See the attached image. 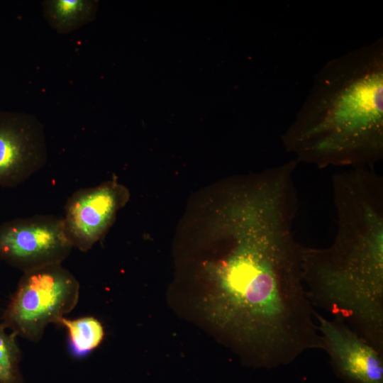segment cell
Wrapping results in <instances>:
<instances>
[{
  "instance_id": "8fae6325",
  "label": "cell",
  "mask_w": 383,
  "mask_h": 383,
  "mask_svg": "<svg viewBox=\"0 0 383 383\" xmlns=\"http://www.w3.org/2000/svg\"><path fill=\"white\" fill-rule=\"evenodd\" d=\"M17 335L8 333L0 323V383H22L19 369L20 350L16 343Z\"/></svg>"
},
{
  "instance_id": "5b68a950",
  "label": "cell",
  "mask_w": 383,
  "mask_h": 383,
  "mask_svg": "<svg viewBox=\"0 0 383 383\" xmlns=\"http://www.w3.org/2000/svg\"><path fill=\"white\" fill-rule=\"evenodd\" d=\"M73 248L62 218L35 215L0 223V258L23 272L61 264Z\"/></svg>"
},
{
  "instance_id": "3957f363",
  "label": "cell",
  "mask_w": 383,
  "mask_h": 383,
  "mask_svg": "<svg viewBox=\"0 0 383 383\" xmlns=\"http://www.w3.org/2000/svg\"><path fill=\"white\" fill-rule=\"evenodd\" d=\"M382 39L323 67L282 136L297 162L373 167L383 157Z\"/></svg>"
},
{
  "instance_id": "6da1fadb",
  "label": "cell",
  "mask_w": 383,
  "mask_h": 383,
  "mask_svg": "<svg viewBox=\"0 0 383 383\" xmlns=\"http://www.w3.org/2000/svg\"><path fill=\"white\" fill-rule=\"evenodd\" d=\"M296 189L274 185L232 204L223 216L227 246L213 269L211 313L250 363L287 365L321 349L294 234Z\"/></svg>"
},
{
  "instance_id": "7a4b0ae2",
  "label": "cell",
  "mask_w": 383,
  "mask_h": 383,
  "mask_svg": "<svg viewBox=\"0 0 383 383\" xmlns=\"http://www.w3.org/2000/svg\"><path fill=\"white\" fill-rule=\"evenodd\" d=\"M337 230L327 248L304 246L311 304L341 319L383 354V178L355 169L332 177Z\"/></svg>"
},
{
  "instance_id": "8992f818",
  "label": "cell",
  "mask_w": 383,
  "mask_h": 383,
  "mask_svg": "<svg viewBox=\"0 0 383 383\" xmlns=\"http://www.w3.org/2000/svg\"><path fill=\"white\" fill-rule=\"evenodd\" d=\"M48 158L44 128L30 113L0 111V187H13L41 169Z\"/></svg>"
},
{
  "instance_id": "277c9868",
  "label": "cell",
  "mask_w": 383,
  "mask_h": 383,
  "mask_svg": "<svg viewBox=\"0 0 383 383\" xmlns=\"http://www.w3.org/2000/svg\"><path fill=\"white\" fill-rule=\"evenodd\" d=\"M79 293L78 281L61 264L23 272L1 324L16 335L38 341L48 324L57 323L74 309Z\"/></svg>"
},
{
  "instance_id": "ba28073f",
  "label": "cell",
  "mask_w": 383,
  "mask_h": 383,
  "mask_svg": "<svg viewBox=\"0 0 383 383\" xmlns=\"http://www.w3.org/2000/svg\"><path fill=\"white\" fill-rule=\"evenodd\" d=\"M126 196V192L113 182L74 192L67 201L62 217L73 247L89 250L104 235Z\"/></svg>"
},
{
  "instance_id": "30bf717a",
  "label": "cell",
  "mask_w": 383,
  "mask_h": 383,
  "mask_svg": "<svg viewBox=\"0 0 383 383\" xmlns=\"http://www.w3.org/2000/svg\"><path fill=\"white\" fill-rule=\"evenodd\" d=\"M57 324L66 328L71 349L78 356L87 355L98 347L104 336L101 322L92 316L77 319L62 317Z\"/></svg>"
},
{
  "instance_id": "9c48e42d",
  "label": "cell",
  "mask_w": 383,
  "mask_h": 383,
  "mask_svg": "<svg viewBox=\"0 0 383 383\" xmlns=\"http://www.w3.org/2000/svg\"><path fill=\"white\" fill-rule=\"evenodd\" d=\"M98 1L93 0H46L43 16L59 34H68L93 21Z\"/></svg>"
},
{
  "instance_id": "52a82bcc",
  "label": "cell",
  "mask_w": 383,
  "mask_h": 383,
  "mask_svg": "<svg viewBox=\"0 0 383 383\" xmlns=\"http://www.w3.org/2000/svg\"><path fill=\"white\" fill-rule=\"evenodd\" d=\"M321 350L338 374L349 383H383V354L341 319L315 311Z\"/></svg>"
}]
</instances>
